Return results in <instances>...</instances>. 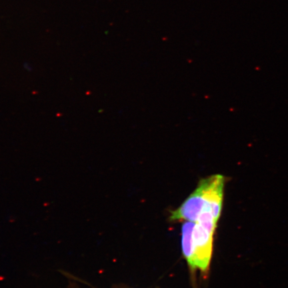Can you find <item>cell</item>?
Segmentation results:
<instances>
[{"mask_svg":"<svg viewBox=\"0 0 288 288\" xmlns=\"http://www.w3.org/2000/svg\"><path fill=\"white\" fill-rule=\"evenodd\" d=\"M224 185L225 177L220 174L201 180L193 193L171 213V219L217 223L222 209Z\"/></svg>","mask_w":288,"mask_h":288,"instance_id":"1","label":"cell"},{"mask_svg":"<svg viewBox=\"0 0 288 288\" xmlns=\"http://www.w3.org/2000/svg\"><path fill=\"white\" fill-rule=\"evenodd\" d=\"M216 222L187 221L182 227V251L192 269L207 273L213 252Z\"/></svg>","mask_w":288,"mask_h":288,"instance_id":"2","label":"cell"}]
</instances>
